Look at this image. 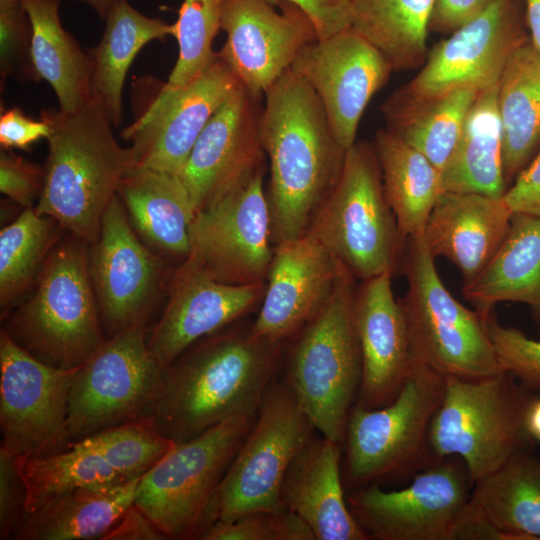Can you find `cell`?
<instances>
[{"label":"cell","mask_w":540,"mask_h":540,"mask_svg":"<svg viewBox=\"0 0 540 540\" xmlns=\"http://www.w3.org/2000/svg\"><path fill=\"white\" fill-rule=\"evenodd\" d=\"M45 181V169L10 150L0 153V191L25 208L39 200Z\"/></svg>","instance_id":"obj_46"},{"label":"cell","mask_w":540,"mask_h":540,"mask_svg":"<svg viewBox=\"0 0 540 540\" xmlns=\"http://www.w3.org/2000/svg\"><path fill=\"white\" fill-rule=\"evenodd\" d=\"M340 462V443L323 436L311 439L285 474L281 505L298 515L316 540L370 539L345 500Z\"/></svg>","instance_id":"obj_26"},{"label":"cell","mask_w":540,"mask_h":540,"mask_svg":"<svg viewBox=\"0 0 540 540\" xmlns=\"http://www.w3.org/2000/svg\"><path fill=\"white\" fill-rule=\"evenodd\" d=\"M462 294L483 315L501 302L529 305L540 325V215L513 213L502 244Z\"/></svg>","instance_id":"obj_29"},{"label":"cell","mask_w":540,"mask_h":540,"mask_svg":"<svg viewBox=\"0 0 540 540\" xmlns=\"http://www.w3.org/2000/svg\"><path fill=\"white\" fill-rule=\"evenodd\" d=\"M256 416L237 415L174 442L140 479L134 504L172 540L199 539L216 520L217 489Z\"/></svg>","instance_id":"obj_9"},{"label":"cell","mask_w":540,"mask_h":540,"mask_svg":"<svg viewBox=\"0 0 540 540\" xmlns=\"http://www.w3.org/2000/svg\"><path fill=\"white\" fill-rule=\"evenodd\" d=\"M162 270V261L140 241L116 194L104 212L98 238L89 245V272L109 337L145 324Z\"/></svg>","instance_id":"obj_18"},{"label":"cell","mask_w":540,"mask_h":540,"mask_svg":"<svg viewBox=\"0 0 540 540\" xmlns=\"http://www.w3.org/2000/svg\"><path fill=\"white\" fill-rule=\"evenodd\" d=\"M263 98L241 85L199 135L179 174L196 213L266 164L261 140Z\"/></svg>","instance_id":"obj_21"},{"label":"cell","mask_w":540,"mask_h":540,"mask_svg":"<svg viewBox=\"0 0 540 540\" xmlns=\"http://www.w3.org/2000/svg\"><path fill=\"white\" fill-rule=\"evenodd\" d=\"M522 39L514 1L493 0L480 16L432 49L418 74L382 105L384 117L457 90L482 91L497 84Z\"/></svg>","instance_id":"obj_14"},{"label":"cell","mask_w":540,"mask_h":540,"mask_svg":"<svg viewBox=\"0 0 540 540\" xmlns=\"http://www.w3.org/2000/svg\"><path fill=\"white\" fill-rule=\"evenodd\" d=\"M225 0H183L173 23L178 58L164 89L183 87L204 73L217 59L213 42L221 29Z\"/></svg>","instance_id":"obj_41"},{"label":"cell","mask_w":540,"mask_h":540,"mask_svg":"<svg viewBox=\"0 0 540 540\" xmlns=\"http://www.w3.org/2000/svg\"><path fill=\"white\" fill-rule=\"evenodd\" d=\"M89 243L73 234L48 253L32 294L2 327L38 360L59 369L85 365L104 346L89 272Z\"/></svg>","instance_id":"obj_4"},{"label":"cell","mask_w":540,"mask_h":540,"mask_svg":"<svg viewBox=\"0 0 540 540\" xmlns=\"http://www.w3.org/2000/svg\"><path fill=\"white\" fill-rule=\"evenodd\" d=\"M306 234L356 280L402 270L406 238L387 201L372 143L356 141L347 149L341 175Z\"/></svg>","instance_id":"obj_6"},{"label":"cell","mask_w":540,"mask_h":540,"mask_svg":"<svg viewBox=\"0 0 540 540\" xmlns=\"http://www.w3.org/2000/svg\"><path fill=\"white\" fill-rule=\"evenodd\" d=\"M508 540L470 500L455 521L448 540Z\"/></svg>","instance_id":"obj_52"},{"label":"cell","mask_w":540,"mask_h":540,"mask_svg":"<svg viewBox=\"0 0 540 540\" xmlns=\"http://www.w3.org/2000/svg\"><path fill=\"white\" fill-rule=\"evenodd\" d=\"M356 288L346 270L327 304L290 338L286 357V386L315 430L340 444L362 381Z\"/></svg>","instance_id":"obj_5"},{"label":"cell","mask_w":540,"mask_h":540,"mask_svg":"<svg viewBox=\"0 0 540 540\" xmlns=\"http://www.w3.org/2000/svg\"><path fill=\"white\" fill-rule=\"evenodd\" d=\"M266 281L231 285L210 277L184 259L171 281L164 311L152 329L148 348L169 367L184 351L244 317L261 303Z\"/></svg>","instance_id":"obj_22"},{"label":"cell","mask_w":540,"mask_h":540,"mask_svg":"<svg viewBox=\"0 0 540 540\" xmlns=\"http://www.w3.org/2000/svg\"><path fill=\"white\" fill-rule=\"evenodd\" d=\"M80 368L64 370L38 360L1 328L0 447L16 459L68 448V400Z\"/></svg>","instance_id":"obj_15"},{"label":"cell","mask_w":540,"mask_h":540,"mask_svg":"<svg viewBox=\"0 0 540 540\" xmlns=\"http://www.w3.org/2000/svg\"><path fill=\"white\" fill-rule=\"evenodd\" d=\"M479 92L457 90L386 116L387 129L424 154L442 172L452 157L467 114Z\"/></svg>","instance_id":"obj_37"},{"label":"cell","mask_w":540,"mask_h":540,"mask_svg":"<svg viewBox=\"0 0 540 540\" xmlns=\"http://www.w3.org/2000/svg\"><path fill=\"white\" fill-rule=\"evenodd\" d=\"M16 460L28 490L26 514L82 486L129 480L117 473L101 455L79 443L53 454Z\"/></svg>","instance_id":"obj_38"},{"label":"cell","mask_w":540,"mask_h":540,"mask_svg":"<svg viewBox=\"0 0 540 540\" xmlns=\"http://www.w3.org/2000/svg\"><path fill=\"white\" fill-rule=\"evenodd\" d=\"M55 220L25 210L0 231V304L9 307L37 277L48 253L55 245Z\"/></svg>","instance_id":"obj_39"},{"label":"cell","mask_w":540,"mask_h":540,"mask_svg":"<svg viewBox=\"0 0 540 540\" xmlns=\"http://www.w3.org/2000/svg\"><path fill=\"white\" fill-rule=\"evenodd\" d=\"M435 0H354L352 29L386 58L393 71L427 58V34Z\"/></svg>","instance_id":"obj_36"},{"label":"cell","mask_w":540,"mask_h":540,"mask_svg":"<svg viewBox=\"0 0 540 540\" xmlns=\"http://www.w3.org/2000/svg\"><path fill=\"white\" fill-rule=\"evenodd\" d=\"M533 397L510 373L481 379L445 376L444 395L428 432L438 461L460 458L473 483L529 450L525 415Z\"/></svg>","instance_id":"obj_7"},{"label":"cell","mask_w":540,"mask_h":540,"mask_svg":"<svg viewBox=\"0 0 540 540\" xmlns=\"http://www.w3.org/2000/svg\"><path fill=\"white\" fill-rule=\"evenodd\" d=\"M470 503L508 540H540V458L515 454L473 483Z\"/></svg>","instance_id":"obj_35"},{"label":"cell","mask_w":540,"mask_h":540,"mask_svg":"<svg viewBox=\"0 0 540 540\" xmlns=\"http://www.w3.org/2000/svg\"><path fill=\"white\" fill-rule=\"evenodd\" d=\"M200 540H316L309 526L295 513L282 508L244 514L232 521L216 520Z\"/></svg>","instance_id":"obj_42"},{"label":"cell","mask_w":540,"mask_h":540,"mask_svg":"<svg viewBox=\"0 0 540 540\" xmlns=\"http://www.w3.org/2000/svg\"><path fill=\"white\" fill-rule=\"evenodd\" d=\"M499 82L479 92L465 119L451 159L442 171L443 192H475L503 197L502 127Z\"/></svg>","instance_id":"obj_32"},{"label":"cell","mask_w":540,"mask_h":540,"mask_svg":"<svg viewBox=\"0 0 540 540\" xmlns=\"http://www.w3.org/2000/svg\"><path fill=\"white\" fill-rule=\"evenodd\" d=\"M471 484L466 467L449 457L401 490L367 485L348 498V505L370 539L448 540L470 500Z\"/></svg>","instance_id":"obj_16"},{"label":"cell","mask_w":540,"mask_h":540,"mask_svg":"<svg viewBox=\"0 0 540 540\" xmlns=\"http://www.w3.org/2000/svg\"><path fill=\"white\" fill-rule=\"evenodd\" d=\"M265 171L266 164L192 220L187 258L217 281L231 285L266 281L274 245Z\"/></svg>","instance_id":"obj_13"},{"label":"cell","mask_w":540,"mask_h":540,"mask_svg":"<svg viewBox=\"0 0 540 540\" xmlns=\"http://www.w3.org/2000/svg\"><path fill=\"white\" fill-rule=\"evenodd\" d=\"M285 343L256 335L251 325L194 343L167 369L153 413L160 431L183 442L234 416H256Z\"/></svg>","instance_id":"obj_2"},{"label":"cell","mask_w":540,"mask_h":540,"mask_svg":"<svg viewBox=\"0 0 540 540\" xmlns=\"http://www.w3.org/2000/svg\"><path fill=\"white\" fill-rule=\"evenodd\" d=\"M273 4L287 1L300 7L311 19L318 40L326 39L352 27L354 0H268Z\"/></svg>","instance_id":"obj_47"},{"label":"cell","mask_w":540,"mask_h":540,"mask_svg":"<svg viewBox=\"0 0 540 540\" xmlns=\"http://www.w3.org/2000/svg\"><path fill=\"white\" fill-rule=\"evenodd\" d=\"M88 4L96 14L101 18L105 19L106 14L115 0H79Z\"/></svg>","instance_id":"obj_55"},{"label":"cell","mask_w":540,"mask_h":540,"mask_svg":"<svg viewBox=\"0 0 540 540\" xmlns=\"http://www.w3.org/2000/svg\"><path fill=\"white\" fill-rule=\"evenodd\" d=\"M219 56L199 77L176 89H162L147 112L126 128L136 167L179 175L202 130L241 86Z\"/></svg>","instance_id":"obj_19"},{"label":"cell","mask_w":540,"mask_h":540,"mask_svg":"<svg viewBox=\"0 0 540 540\" xmlns=\"http://www.w3.org/2000/svg\"><path fill=\"white\" fill-rule=\"evenodd\" d=\"M513 212L504 197L475 192H443L425 226L423 239L436 259L454 264L463 285L474 280L502 244Z\"/></svg>","instance_id":"obj_25"},{"label":"cell","mask_w":540,"mask_h":540,"mask_svg":"<svg viewBox=\"0 0 540 540\" xmlns=\"http://www.w3.org/2000/svg\"><path fill=\"white\" fill-rule=\"evenodd\" d=\"M445 389V376L413 360L399 394L389 404L366 408L356 402L345 431L346 475L370 485L414 467L429 449L428 432Z\"/></svg>","instance_id":"obj_10"},{"label":"cell","mask_w":540,"mask_h":540,"mask_svg":"<svg viewBox=\"0 0 540 540\" xmlns=\"http://www.w3.org/2000/svg\"><path fill=\"white\" fill-rule=\"evenodd\" d=\"M485 323L501 369L528 390L540 388V341L500 324L494 310L486 315Z\"/></svg>","instance_id":"obj_43"},{"label":"cell","mask_w":540,"mask_h":540,"mask_svg":"<svg viewBox=\"0 0 540 540\" xmlns=\"http://www.w3.org/2000/svg\"><path fill=\"white\" fill-rule=\"evenodd\" d=\"M21 1L31 23L30 59L36 80L50 84L61 111H76L92 97V58L64 29L60 0Z\"/></svg>","instance_id":"obj_31"},{"label":"cell","mask_w":540,"mask_h":540,"mask_svg":"<svg viewBox=\"0 0 540 540\" xmlns=\"http://www.w3.org/2000/svg\"><path fill=\"white\" fill-rule=\"evenodd\" d=\"M102 540H167L166 535L134 503Z\"/></svg>","instance_id":"obj_51"},{"label":"cell","mask_w":540,"mask_h":540,"mask_svg":"<svg viewBox=\"0 0 540 540\" xmlns=\"http://www.w3.org/2000/svg\"><path fill=\"white\" fill-rule=\"evenodd\" d=\"M140 479L62 493L27 513L12 539H101L134 503Z\"/></svg>","instance_id":"obj_28"},{"label":"cell","mask_w":540,"mask_h":540,"mask_svg":"<svg viewBox=\"0 0 540 540\" xmlns=\"http://www.w3.org/2000/svg\"><path fill=\"white\" fill-rule=\"evenodd\" d=\"M372 144L400 232L406 239L423 236L428 217L443 193L442 172L389 129L378 130Z\"/></svg>","instance_id":"obj_33"},{"label":"cell","mask_w":540,"mask_h":540,"mask_svg":"<svg viewBox=\"0 0 540 540\" xmlns=\"http://www.w3.org/2000/svg\"><path fill=\"white\" fill-rule=\"evenodd\" d=\"M41 119L51 133L44 187L34 209L92 244L120 182L137 165L135 154L116 140L96 95L73 112L44 109Z\"/></svg>","instance_id":"obj_3"},{"label":"cell","mask_w":540,"mask_h":540,"mask_svg":"<svg viewBox=\"0 0 540 540\" xmlns=\"http://www.w3.org/2000/svg\"><path fill=\"white\" fill-rule=\"evenodd\" d=\"M51 128L43 119L34 120L18 107L4 110L0 115L1 149H28L42 138L48 139Z\"/></svg>","instance_id":"obj_48"},{"label":"cell","mask_w":540,"mask_h":540,"mask_svg":"<svg viewBox=\"0 0 540 540\" xmlns=\"http://www.w3.org/2000/svg\"><path fill=\"white\" fill-rule=\"evenodd\" d=\"M99 44L90 52L93 61L92 95L105 105L114 127L122 121V92L127 71L137 53L153 40L173 36V24L145 16L128 0H115L105 17Z\"/></svg>","instance_id":"obj_34"},{"label":"cell","mask_w":540,"mask_h":540,"mask_svg":"<svg viewBox=\"0 0 540 540\" xmlns=\"http://www.w3.org/2000/svg\"><path fill=\"white\" fill-rule=\"evenodd\" d=\"M385 273L356 288L354 319L362 356V381L356 402L379 408L399 394L413 355L406 318Z\"/></svg>","instance_id":"obj_24"},{"label":"cell","mask_w":540,"mask_h":540,"mask_svg":"<svg viewBox=\"0 0 540 540\" xmlns=\"http://www.w3.org/2000/svg\"><path fill=\"white\" fill-rule=\"evenodd\" d=\"M28 490L16 458L0 447V539H12L26 515Z\"/></svg>","instance_id":"obj_45"},{"label":"cell","mask_w":540,"mask_h":540,"mask_svg":"<svg viewBox=\"0 0 540 540\" xmlns=\"http://www.w3.org/2000/svg\"><path fill=\"white\" fill-rule=\"evenodd\" d=\"M403 309L413 358L444 376L474 380L503 371L485 318L457 301L442 282L423 236L406 239Z\"/></svg>","instance_id":"obj_8"},{"label":"cell","mask_w":540,"mask_h":540,"mask_svg":"<svg viewBox=\"0 0 540 540\" xmlns=\"http://www.w3.org/2000/svg\"><path fill=\"white\" fill-rule=\"evenodd\" d=\"M502 168L506 183L540 147V52L523 38L510 54L499 80Z\"/></svg>","instance_id":"obj_30"},{"label":"cell","mask_w":540,"mask_h":540,"mask_svg":"<svg viewBox=\"0 0 540 540\" xmlns=\"http://www.w3.org/2000/svg\"><path fill=\"white\" fill-rule=\"evenodd\" d=\"M32 29L21 0H0V72L7 77L34 80L30 59Z\"/></svg>","instance_id":"obj_44"},{"label":"cell","mask_w":540,"mask_h":540,"mask_svg":"<svg viewBox=\"0 0 540 540\" xmlns=\"http://www.w3.org/2000/svg\"><path fill=\"white\" fill-rule=\"evenodd\" d=\"M117 195L145 242L171 256H189L196 210L179 175L135 167L120 182Z\"/></svg>","instance_id":"obj_27"},{"label":"cell","mask_w":540,"mask_h":540,"mask_svg":"<svg viewBox=\"0 0 540 540\" xmlns=\"http://www.w3.org/2000/svg\"><path fill=\"white\" fill-rule=\"evenodd\" d=\"M527 21L531 32V42L540 52V0H525Z\"/></svg>","instance_id":"obj_53"},{"label":"cell","mask_w":540,"mask_h":540,"mask_svg":"<svg viewBox=\"0 0 540 540\" xmlns=\"http://www.w3.org/2000/svg\"><path fill=\"white\" fill-rule=\"evenodd\" d=\"M74 443L101 455L129 480L145 475L174 444L160 431L153 417L113 426Z\"/></svg>","instance_id":"obj_40"},{"label":"cell","mask_w":540,"mask_h":540,"mask_svg":"<svg viewBox=\"0 0 540 540\" xmlns=\"http://www.w3.org/2000/svg\"><path fill=\"white\" fill-rule=\"evenodd\" d=\"M144 323L109 337L73 381L67 414L70 444L104 429L153 417L168 367L151 354Z\"/></svg>","instance_id":"obj_11"},{"label":"cell","mask_w":540,"mask_h":540,"mask_svg":"<svg viewBox=\"0 0 540 540\" xmlns=\"http://www.w3.org/2000/svg\"><path fill=\"white\" fill-rule=\"evenodd\" d=\"M525 425L532 440L540 442V398H533L527 408Z\"/></svg>","instance_id":"obj_54"},{"label":"cell","mask_w":540,"mask_h":540,"mask_svg":"<svg viewBox=\"0 0 540 540\" xmlns=\"http://www.w3.org/2000/svg\"><path fill=\"white\" fill-rule=\"evenodd\" d=\"M346 270L308 234L275 245L252 331L286 342L327 304Z\"/></svg>","instance_id":"obj_23"},{"label":"cell","mask_w":540,"mask_h":540,"mask_svg":"<svg viewBox=\"0 0 540 540\" xmlns=\"http://www.w3.org/2000/svg\"><path fill=\"white\" fill-rule=\"evenodd\" d=\"M262 146L273 245L306 234L346 157L312 87L288 69L264 94Z\"/></svg>","instance_id":"obj_1"},{"label":"cell","mask_w":540,"mask_h":540,"mask_svg":"<svg viewBox=\"0 0 540 540\" xmlns=\"http://www.w3.org/2000/svg\"><path fill=\"white\" fill-rule=\"evenodd\" d=\"M493 0H435L430 29L453 33L480 16Z\"/></svg>","instance_id":"obj_50"},{"label":"cell","mask_w":540,"mask_h":540,"mask_svg":"<svg viewBox=\"0 0 540 540\" xmlns=\"http://www.w3.org/2000/svg\"><path fill=\"white\" fill-rule=\"evenodd\" d=\"M290 69L317 94L345 149L356 142L368 103L393 71L381 52L352 28L308 44Z\"/></svg>","instance_id":"obj_20"},{"label":"cell","mask_w":540,"mask_h":540,"mask_svg":"<svg viewBox=\"0 0 540 540\" xmlns=\"http://www.w3.org/2000/svg\"><path fill=\"white\" fill-rule=\"evenodd\" d=\"M315 430L285 383L272 382L216 493V520L282 509L285 474ZM215 520V521H216Z\"/></svg>","instance_id":"obj_12"},{"label":"cell","mask_w":540,"mask_h":540,"mask_svg":"<svg viewBox=\"0 0 540 540\" xmlns=\"http://www.w3.org/2000/svg\"><path fill=\"white\" fill-rule=\"evenodd\" d=\"M503 197L513 213L540 215V150Z\"/></svg>","instance_id":"obj_49"},{"label":"cell","mask_w":540,"mask_h":540,"mask_svg":"<svg viewBox=\"0 0 540 540\" xmlns=\"http://www.w3.org/2000/svg\"><path fill=\"white\" fill-rule=\"evenodd\" d=\"M221 30L226 41L219 56L256 96H264L299 52L318 40L308 15L287 1L225 0Z\"/></svg>","instance_id":"obj_17"}]
</instances>
